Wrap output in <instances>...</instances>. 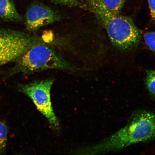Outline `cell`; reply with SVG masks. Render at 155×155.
Returning a JSON list of instances; mask_svg holds the SVG:
<instances>
[{
    "instance_id": "1",
    "label": "cell",
    "mask_w": 155,
    "mask_h": 155,
    "mask_svg": "<svg viewBox=\"0 0 155 155\" xmlns=\"http://www.w3.org/2000/svg\"><path fill=\"white\" fill-rule=\"evenodd\" d=\"M155 139V114L146 110L134 112L127 125L103 141L77 151L83 154H98L117 152L137 143Z\"/></svg>"
},
{
    "instance_id": "2",
    "label": "cell",
    "mask_w": 155,
    "mask_h": 155,
    "mask_svg": "<svg viewBox=\"0 0 155 155\" xmlns=\"http://www.w3.org/2000/svg\"><path fill=\"white\" fill-rule=\"evenodd\" d=\"M89 10L106 29L112 44L121 49L134 47L139 43L140 34L132 19L115 14L106 8L101 0H84Z\"/></svg>"
},
{
    "instance_id": "3",
    "label": "cell",
    "mask_w": 155,
    "mask_h": 155,
    "mask_svg": "<svg viewBox=\"0 0 155 155\" xmlns=\"http://www.w3.org/2000/svg\"><path fill=\"white\" fill-rule=\"evenodd\" d=\"M49 69L72 72L78 69L53 46L42 44L33 46L19 58L14 71L28 74Z\"/></svg>"
},
{
    "instance_id": "4",
    "label": "cell",
    "mask_w": 155,
    "mask_h": 155,
    "mask_svg": "<svg viewBox=\"0 0 155 155\" xmlns=\"http://www.w3.org/2000/svg\"><path fill=\"white\" fill-rule=\"evenodd\" d=\"M42 44H48L46 38L0 29V67L16 61L29 48Z\"/></svg>"
},
{
    "instance_id": "5",
    "label": "cell",
    "mask_w": 155,
    "mask_h": 155,
    "mask_svg": "<svg viewBox=\"0 0 155 155\" xmlns=\"http://www.w3.org/2000/svg\"><path fill=\"white\" fill-rule=\"evenodd\" d=\"M53 84V81L48 79L23 85L20 89L47 118L52 128L58 131L60 130V124L53 111L50 98V90Z\"/></svg>"
},
{
    "instance_id": "6",
    "label": "cell",
    "mask_w": 155,
    "mask_h": 155,
    "mask_svg": "<svg viewBox=\"0 0 155 155\" xmlns=\"http://www.w3.org/2000/svg\"><path fill=\"white\" fill-rule=\"evenodd\" d=\"M26 26L28 30L35 31L42 27L61 20V15L50 7L40 3H35L26 11Z\"/></svg>"
},
{
    "instance_id": "7",
    "label": "cell",
    "mask_w": 155,
    "mask_h": 155,
    "mask_svg": "<svg viewBox=\"0 0 155 155\" xmlns=\"http://www.w3.org/2000/svg\"><path fill=\"white\" fill-rule=\"evenodd\" d=\"M0 18L15 22L22 21L12 0H0Z\"/></svg>"
},
{
    "instance_id": "8",
    "label": "cell",
    "mask_w": 155,
    "mask_h": 155,
    "mask_svg": "<svg viewBox=\"0 0 155 155\" xmlns=\"http://www.w3.org/2000/svg\"><path fill=\"white\" fill-rule=\"evenodd\" d=\"M108 11L115 14H119L126 0H101Z\"/></svg>"
},
{
    "instance_id": "9",
    "label": "cell",
    "mask_w": 155,
    "mask_h": 155,
    "mask_svg": "<svg viewBox=\"0 0 155 155\" xmlns=\"http://www.w3.org/2000/svg\"><path fill=\"white\" fill-rule=\"evenodd\" d=\"M8 128L4 122L0 121V154H4L7 149Z\"/></svg>"
},
{
    "instance_id": "10",
    "label": "cell",
    "mask_w": 155,
    "mask_h": 155,
    "mask_svg": "<svg viewBox=\"0 0 155 155\" xmlns=\"http://www.w3.org/2000/svg\"><path fill=\"white\" fill-rule=\"evenodd\" d=\"M55 5L88 10L86 4L81 0H50Z\"/></svg>"
},
{
    "instance_id": "11",
    "label": "cell",
    "mask_w": 155,
    "mask_h": 155,
    "mask_svg": "<svg viewBox=\"0 0 155 155\" xmlns=\"http://www.w3.org/2000/svg\"><path fill=\"white\" fill-rule=\"evenodd\" d=\"M145 84L150 96L155 100V71H149L147 73Z\"/></svg>"
},
{
    "instance_id": "12",
    "label": "cell",
    "mask_w": 155,
    "mask_h": 155,
    "mask_svg": "<svg viewBox=\"0 0 155 155\" xmlns=\"http://www.w3.org/2000/svg\"><path fill=\"white\" fill-rule=\"evenodd\" d=\"M144 40L147 46L155 53V31L147 32L144 35Z\"/></svg>"
},
{
    "instance_id": "13",
    "label": "cell",
    "mask_w": 155,
    "mask_h": 155,
    "mask_svg": "<svg viewBox=\"0 0 155 155\" xmlns=\"http://www.w3.org/2000/svg\"><path fill=\"white\" fill-rule=\"evenodd\" d=\"M150 11L151 19L155 21V0H147Z\"/></svg>"
}]
</instances>
